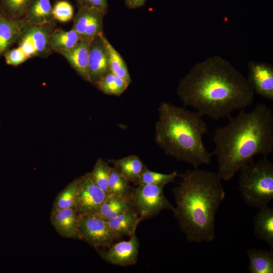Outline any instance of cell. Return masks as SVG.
Instances as JSON below:
<instances>
[{
	"mask_svg": "<svg viewBox=\"0 0 273 273\" xmlns=\"http://www.w3.org/2000/svg\"><path fill=\"white\" fill-rule=\"evenodd\" d=\"M74 9L68 1H58L52 8L53 19L61 22H67L73 18Z\"/></svg>",
	"mask_w": 273,
	"mask_h": 273,
	"instance_id": "obj_31",
	"label": "cell"
},
{
	"mask_svg": "<svg viewBox=\"0 0 273 273\" xmlns=\"http://www.w3.org/2000/svg\"><path fill=\"white\" fill-rule=\"evenodd\" d=\"M52 8L50 0H32L26 10V20L34 25L51 23L54 19Z\"/></svg>",
	"mask_w": 273,
	"mask_h": 273,
	"instance_id": "obj_17",
	"label": "cell"
},
{
	"mask_svg": "<svg viewBox=\"0 0 273 273\" xmlns=\"http://www.w3.org/2000/svg\"><path fill=\"white\" fill-rule=\"evenodd\" d=\"M93 1L94 0H87L84 5L88 7H90Z\"/></svg>",
	"mask_w": 273,
	"mask_h": 273,
	"instance_id": "obj_36",
	"label": "cell"
},
{
	"mask_svg": "<svg viewBox=\"0 0 273 273\" xmlns=\"http://www.w3.org/2000/svg\"><path fill=\"white\" fill-rule=\"evenodd\" d=\"M5 59L7 64L16 66L24 63L29 58L18 47L7 52L5 54Z\"/></svg>",
	"mask_w": 273,
	"mask_h": 273,
	"instance_id": "obj_32",
	"label": "cell"
},
{
	"mask_svg": "<svg viewBox=\"0 0 273 273\" xmlns=\"http://www.w3.org/2000/svg\"><path fill=\"white\" fill-rule=\"evenodd\" d=\"M98 11L92 7L85 5L79 6L78 11L73 18L72 29L79 35L81 39L87 27Z\"/></svg>",
	"mask_w": 273,
	"mask_h": 273,
	"instance_id": "obj_27",
	"label": "cell"
},
{
	"mask_svg": "<svg viewBox=\"0 0 273 273\" xmlns=\"http://www.w3.org/2000/svg\"><path fill=\"white\" fill-rule=\"evenodd\" d=\"M254 92L247 78L215 56L196 64L179 81L177 94L185 107L218 120L250 106Z\"/></svg>",
	"mask_w": 273,
	"mask_h": 273,
	"instance_id": "obj_1",
	"label": "cell"
},
{
	"mask_svg": "<svg viewBox=\"0 0 273 273\" xmlns=\"http://www.w3.org/2000/svg\"><path fill=\"white\" fill-rule=\"evenodd\" d=\"M253 219L254 234L258 239L273 248V209L267 206L261 207Z\"/></svg>",
	"mask_w": 273,
	"mask_h": 273,
	"instance_id": "obj_16",
	"label": "cell"
},
{
	"mask_svg": "<svg viewBox=\"0 0 273 273\" xmlns=\"http://www.w3.org/2000/svg\"><path fill=\"white\" fill-rule=\"evenodd\" d=\"M87 0H80L79 6L84 5Z\"/></svg>",
	"mask_w": 273,
	"mask_h": 273,
	"instance_id": "obj_37",
	"label": "cell"
},
{
	"mask_svg": "<svg viewBox=\"0 0 273 273\" xmlns=\"http://www.w3.org/2000/svg\"><path fill=\"white\" fill-rule=\"evenodd\" d=\"M78 193V180L76 178L68 185L56 198L53 209L74 208L75 209Z\"/></svg>",
	"mask_w": 273,
	"mask_h": 273,
	"instance_id": "obj_26",
	"label": "cell"
},
{
	"mask_svg": "<svg viewBox=\"0 0 273 273\" xmlns=\"http://www.w3.org/2000/svg\"><path fill=\"white\" fill-rule=\"evenodd\" d=\"M28 23L26 20L10 18L0 13V55L20 38Z\"/></svg>",
	"mask_w": 273,
	"mask_h": 273,
	"instance_id": "obj_13",
	"label": "cell"
},
{
	"mask_svg": "<svg viewBox=\"0 0 273 273\" xmlns=\"http://www.w3.org/2000/svg\"><path fill=\"white\" fill-rule=\"evenodd\" d=\"M32 0H0L4 14L12 18H21L25 15L26 10Z\"/></svg>",
	"mask_w": 273,
	"mask_h": 273,
	"instance_id": "obj_29",
	"label": "cell"
},
{
	"mask_svg": "<svg viewBox=\"0 0 273 273\" xmlns=\"http://www.w3.org/2000/svg\"><path fill=\"white\" fill-rule=\"evenodd\" d=\"M26 30L33 42L37 56L46 55L51 49L49 45V38L53 32L51 24L39 25L28 23Z\"/></svg>",
	"mask_w": 273,
	"mask_h": 273,
	"instance_id": "obj_23",
	"label": "cell"
},
{
	"mask_svg": "<svg viewBox=\"0 0 273 273\" xmlns=\"http://www.w3.org/2000/svg\"><path fill=\"white\" fill-rule=\"evenodd\" d=\"M95 84L103 93L116 96L123 93L129 85L124 79L111 72L102 77Z\"/></svg>",
	"mask_w": 273,
	"mask_h": 273,
	"instance_id": "obj_24",
	"label": "cell"
},
{
	"mask_svg": "<svg viewBox=\"0 0 273 273\" xmlns=\"http://www.w3.org/2000/svg\"><path fill=\"white\" fill-rule=\"evenodd\" d=\"M238 187L246 204L259 209L273 199V164L263 156L248 163L239 170Z\"/></svg>",
	"mask_w": 273,
	"mask_h": 273,
	"instance_id": "obj_5",
	"label": "cell"
},
{
	"mask_svg": "<svg viewBox=\"0 0 273 273\" xmlns=\"http://www.w3.org/2000/svg\"><path fill=\"white\" fill-rule=\"evenodd\" d=\"M90 40L81 39L74 48L58 53L85 80L90 82L88 72V55Z\"/></svg>",
	"mask_w": 273,
	"mask_h": 273,
	"instance_id": "obj_14",
	"label": "cell"
},
{
	"mask_svg": "<svg viewBox=\"0 0 273 273\" xmlns=\"http://www.w3.org/2000/svg\"><path fill=\"white\" fill-rule=\"evenodd\" d=\"M132 208L130 199L107 194L95 214L107 220Z\"/></svg>",
	"mask_w": 273,
	"mask_h": 273,
	"instance_id": "obj_18",
	"label": "cell"
},
{
	"mask_svg": "<svg viewBox=\"0 0 273 273\" xmlns=\"http://www.w3.org/2000/svg\"><path fill=\"white\" fill-rule=\"evenodd\" d=\"M139 247V240L134 233L128 240L113 243L106 250H99V253L109 263L121 266H129L137 262Z\"/></svg>",
	"mask_w": 273,
	"mask_h": 273,
	"instance_id": "obj_9",
	"label": "cell"
},
{
	"mask_svg": "<svg viewBox=\"0 0 273 273\" xmlns=\"http://www.w3.org/2000/svg\"><path fill=\"white\" fill-rule=\"evenodd\" d=\"M107 221L110 230L118 240L124 236L130 237L135 233L141 219L138 214L132 208Z\"/></svg>",
	"mask_w": 273,
	"mask_h": 273,
	"instance_id": "obj_15",
	"label": "cell"
},
{
	"mask_svg": "<svg viewBox=\"0 0 273 273\" xmlns=\"http://www.w3.org/2000/svg\"><path fill=\"white\" fill-rule=\"evenodd\" d=\"M78 239L98 250L108 248L117 240L112 233L106 220L95 214L79 215Z\"/></svg>",
	"mask_w": 273,
	"mask_h": 273,
	"instance_id": "obj_7",
	"label": "cell"
},
{
	"mask_svg": "<svg viewBox=\"0 0 273 273\" xmlns=\"http://www.w3.org/2000/svg\"><path fill=\"white\" fill-rule=\"evenodd\" d=\"M20 38L19 47L24 54L29 58L37 56L36 50L33 42L26 29Z\"/></svg>",
	"mask_w": 273,
	"mask_h": 273,
	"instance_id": "obj_33",
	"label": "cell"
},
{
	"mask_svg": "<svg viewBox=\"0 0 273 273\" xmlns=\"http://www.w3.org/2000/svg\"><path fill=\"white\" fill-rule=\"evenodd\" d=\"M100 36L107 52L110 72L122 78L130 84L131 82V79L126 63L121 56L110 43L103 32L100 34Z\"/></svg>",
	"mask_w": 273,
	"mask_h": 273,
	"instance_id": "obj_21",
	"label": "cell"
},
{
	"mask_svg": "<svg viewBox=\"0 0 273 273\" xmlns=\"http://www.w3.org/2000/svg\"><path fill=\"white\" fill-rule=\"evenodd\" d=\"M81 40L79 35L72 28L69 31L55 30L50 35L49 45L57 52L67 51L74 48Z\"/></svg>",
	"mask_w": 273,
	"mask_h": 273,
	"instance_id": "obj_22",
	"label": "cell"
},
{
	"mask_svg": "<svg viewBox=\"0 0 273 273\" xmlns=\"http://www.w3.org/2000/svg\"><path fill=\"white\" fill-rule=\"evenodd\" d=\"M248 81L258 95L273 100V67L264 63L250 61L248 64Z\"/></svg>",
	"mask_w": 273,
	"mask_h": 273,
	"instance_id": "obj_10",
	"label": "cell"
},
{
	"mask_svg": "<svg viewBox=\"0 0 273 273\" xmlns=\"http://www.w3.org/2000/svg\"><path fill=\"white\" fill-rule=\"evenodd\" d=\"M88 66L90 83L93 84L110 72L107 52L100 34L90 40Z\"/></svg>",
	"mask_w": 273,
	"mask_h": 273,
	"instance_id": "obj_11",
	"label": "cell"
},
{
	"mask_svg": "<svg viewBox=\"0 0 273 273\" xmlns=\"http://www.w3.org/2000/svg\"><path fill=\"white\" fill-rule=\"evenodd\" d=\"M229 123L215 130L213 136L218 163L217 172L222 180L232 179L255 156H267L273 151V113L265 104L249 112L241 110Z\"/></svg>",
	"mask_w": 273,
	"mask_h": 273,
	"instance_id": "obj_2",
	"label": "cell"
},
{
	"mask_svg": "<svg viewBox=\"0 0 273 273\" xmlns=\"http://www.w3.org/2000/svg\"><path fill=\"white\" fill-rule=\"evenodd\" d=\"M249 258L248 270L250 273H272L273 252L250 248L246 252Z\"/></svg>",
	"mask_w": 273,
	"mask_h": 273,
	"instance_id": "obj_19",
	"label": "cell"
},
{
	"mask_svg": "<svg viewBox=\"0 0 273 273\" xmlns=\"http://www.w3.org/2000/svg\"><path fill=\"white\" fill-rule=\"evenodd\" d=\"M178 176V174L176 171L168 174L162 173L151 171L146 167L141 174L135 184L137 185L159 184L166 185L173 181Z\"/></svg>",
	"mask_w": 273,
	"mask_h": 273,
	"instance_id": "obj_28",
	"label": "cell"
},
{
	"mask_svg": "<svg viewBox=\"0 0 273 273\" xmlns=\"http://www.w3.org/2000/svg\"><path fill=\"white\" fill-rule=\"evenodd\" d=\"M125 5L130 9H136L143 6L146 0H124Z\"/></svg>",
	"mask_w": 273,
	"mask_h": 273,
	"instance_id": "obj_35",
	"label": "cell"
},
{
	"mask_svg": "<svg viewBox=\"0 0 273 273\" xmlns=\"http://www.w3.org/2000/svg\"><path fill=\"white\" fill-rule=\"evenodd\" d=\"M79 214L74 208L52 209L51 221L58 233L64 238L78 239Z\"/></svg>",
	"mask_w": 273,
	"mask_h": 273,
	"instance_id": "obj_12",
	"label": "cell"
},
{
	"mask_svg": "<svg viewBox=\"0 0 273 273\" xmlns=\"http://www.w3.org/2000/svg\"><path fill=\"white\" fill-rule=\"evenodd\" d=\"M202 116L197 111L161 103L155 124L157 145L166 154L194 168L209 164L213 154L203 143L208 127Z\"/></svg>",
	"mask_w": 273,
	"mask_h": 273,
	"instance_id": "obj_4",
	"label": "cell"
},
{
	"mask_svg": "<svg viewBox=\"0 0 273 273\" xmlns=\"http://www.w3.org/2000/svg\"><path fill=\"white\" fill-rule=\"evenodd\" d=\"M108 6L107 0H94L90 7L97 9L105 15L108 11Z\"/></svg>",
	"mask_w": 273,
	"mask_h": 273,
	"instance_id": "obj_34",
	"label": "cell"
},
{
	"mask_svg": "<svg viewBox=\"0 0 273 273\" xmlns=\"http://www.w3.org/2000/svg\"><path fill=\"white\" fill-rule=\"evenodd\" d=\"M164 184L138 185L132 189L131 201L141 221L151 218L163 210L172 211L174 206L165 196Z\"/></svg>",
	"mask_w": 273,
	"mask_h": 273,
	"instance_id": "obj_6",
	"label": "cell"
},
{
	"mask_svg": "<svg viewBox=\"0 0 273 273\" xmlns=\"http://www.w3.org/2000/svg\"><path fill=\"white\" fill-rule=\"evenodd\" d=\"M121 174L130 183H136L139 176L146 167L141 159L136 155H129L117 160H111Z\"/></svg>",
	"mask_w": 273,
	"mask_h": 273,
	"instance_id": "obj_20",
	"label": "cell"
},
{
	"mask_svg": "<svg viewBox=\"0 0 273 273\" xmlns=\"http://www.w3.org/2000/svg\"><path fill=\"white\" fill-rule=\"evenodd\" d=\"M129 183L116 167H111L108 179V194L130 199L131 189Z\"/></svg>",
	"mask_w": 273,
	"mask_h": 273,
	"instance_id": "obj_25",
	"label": "cell"
},
{
	"mask_svg": "<svg viewBox=\"0 0 273 273\" xmlns=\"http://www.w3.org/2000/svg\"><path fill=\"white\" fill-rule=\"evenodd\" d=\"M78 193L75 210L79 215L95 214L107 194L94 181L90 172L77 178Z\"/></svg>",
	"mask_w": 273,
	"mask_h": 273,
	"instance_id": "obj_8",
	"label": "cell"
},
{
	"mask_svg": "<svg viewBox=\"0 0 273 273\" xmlns=\"http://www.w3.org/2000/svg\"><path fill=\"white\" fill-rule=\"evenodd\" d=\"M172 189V212L189 242H210L215 238V215L225 193L217 173L194 168L178 174Z\"/></svg>",
	"mask_w": 273,
	"mask_h": 273,
	"instance_id": "obj_3",
	"label": "cell"
},
{
	"mask_svg": "<svg viewBox=\"0 0 273 273\" xmlns=\"http://www.w3.org/2000/svg\"><path fill=\"white\" fill-rule=\"evenodd\" d=\"M76 1L78 5H79L80 0H76Z\"/></svg>",
	"mask_w": 273,
	"mask_h": 273,
	"instance_id": "obj_38",
	"label": "cell"
},
{
	"mask_svg": "<svg viewBox=\"0 0 273 273\" xmlns=\"http://www.w3.org/2000/svg\"><path fill=\"white\" fill-rule=\"evenodd\" d=\"M111 167L101 158L98 159L90 172L96 184L106 193H108V179Z\"/></svg>",
	"mask_w": 273,
	"mask_h": 273,
	"instance_id": "obj_30",
	"label": "cell"
}]
</instances>
